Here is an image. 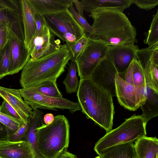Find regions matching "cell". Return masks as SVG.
<instances>
[{"mask_svg": "<svg viewBox=\"0 0 158 158\" xmlns=\"http://www.w3.org/2000/svg\"><path fill=\"white\" fill-rule=\"evenodd\" d=\"M11 64L10 42L8 39L0 50V79L9 75Z\"/></svg>", "mask_w": 158, "mask_h": 158, "instance_id": "f1b7e54d", "label": "cell"}, {"mask_svg": "<svg viewBox=\"0 0 158 158\" xmlns=\"http://www.w3.org/2000/svg\"><path fill=\"white\" fill-rule=\"evenodd\" d=\"M108 46L106 58L113 64L118 73L124 72L137 59V52L139 49L135 44Z\"/></svg>", "mask_w": 158, "mask_h": 158, "instance_id": "8fae6325", "label": "cell"}, {"mask_svg": "<svg viewBox=\"0 0 158 158\" xmlns=\"http://www.w3.org/2000/svg\"><path fill=\"white\" fill-rule=\"evenodd\" d=\"M19 92L41 94L46 96L58 98H63L56 82L47 81L38 84L18 89Z\"/></svg>", "mask_w": 158, "mask_h": 158, "instance_id": "484cf974", "label": "cell"}, {"mask_svg": "<svg viewBox=\"0 0 158 158\" xmlns=\"http://www.w3.org/2000/svg\"><path fill=\"white\" fill-rule=\"evenodd\" d=\"M94 158H101L99 156H98Z\"/></svg>", "mask_w": 158, "mask_h": 158, "instance_id": "7bdbcfd3", "label": "cell"}, {"mask_svg": "<svg viewBox=\"0 0 158 158\" xmlns=\"http://www.w3.org/2000/svg\"><path fill=\"white\" fill-rule=\"evenodd\" d=\"M108 50L105 44L90 37L84 51L74 62L80 79L90 78L96 67L106 58Z\"/></svg>", "mask_w": 158, "mask_h": 158, "instance_id": "52a82bcc", "label": "cell"}, {"mask_svg": "<svg viewBox=\"0 0 158 158\" xmlns=\"http://www.w3.org/2000/svg\"><path fill=\"white\" fill-rule=\"evenodd\" d=\"M139 8L146 10H151L158 5V0H132Z\"/></svg>", "mask_w": 158, "mask_h": 158, "instance_id": "836d02e7", "label": "cell"}, {"mask_svg": "<svg viewBox=\"0 0 158 158\" xmlns=\"http://www.w3.org/2000/svg\"><path fill=\"white\" fill-rule=\"evenodd\" d=\"M55 36L47 26L42 32L36 35L29 50L30 59L36 60L58 48L60 45V42L55 40Z\"/></svg>", "mask_w": 158, "mask_h": 158, "instance_id": "5bb4252c", "label": "cell"}, {"mask_svg": "<svg viewBox=\"0 0 158 158\" xmlns=\"http://www.w3.org/2000/svg\"><path fill=\"white\" fill-rule=\"evenodd\" d=\"M54 117L51 113H48L44 115L43 118L44 122L45 125H49L53 121Z\"/></svg>", "mask_w": 158, "mask_h": 158, "instance_id": "60d3db41", "label": "cell"}, {"mask_svg": "<svg viewBox=\"0 0 158 158\" xmlns=\"http://www.w3.org/2000/svg\"><path fill=\"white\" fill-rule=\"evenodd\" d=\"M24 35V42L29 50L36 33V14L28 0H20Z\"/></svg>", "mask_w": 158, "mask_h": 158, "instance_id": "e0dca14e", "label": "cell"}, {"mask_svg": "<svg viewBox=\"0 0 158 158\" xmlns=\"http://www.w3.org/2000/svg\"><path fill=\"white\" fill-rule=\"evenodd\" d=\"M101 158H136L134 143H128L111 147L99 156Z\"/></svg>", "mask_w": 158, "mask_h": 158, "instance_id": "d4e9b609", "label": "cell"}, {"mask_svg": "<svg viewBox=\"0 0 158 158\" xmlns=\"http://www.w3.org/2000/svg\"><path fill=\"white\" fill-rule=\"evenodd\" d=\"M69 124L62 115L54 117L52 122L37 129V145L44 158H56L67 151L69 136Z\"/></svg>", "mask_w": 158, "mask_h": 158, "instance_id": "277c9868", "label": "cell"}, {"mask_svg": "<svg viewBox=\"0 0 158 158\" xmlns=\"http://www.w3.org/2000/svg\"><path fill=\"white\" fill-rule=\"evenodd\" d=\"M146 39L144 43L149 46L158 42V9L153 18L149 31L144 33Z\"/></svg>", "mask_w": 158, "mask_h": 158, "instance_id": "f546056e", "label": "cell"}, {"mask_svg": "<svg viewBox=\"0 0 158 158\" xmlns=\"http://www.w3.org/2000/svg\"><path fill=\"white\" fill-rule=\"evenodd\" d=\"M27 128V123L22 125L13 135L9 137L8 140L11 141H18L21 140L25 136Z\"/></svg>", "mask_w": 158, "mask_h": 158, "instance_id": "e575fe53", "label": "cell"}, {"mask_svg": "<svg viewBox=\"0 0 158 158\" xmlns=\"http://www.w3.org/2000/svg\"><path fill=\"white\" fill-rule=\"evenodd\" d=\"M73 3L75 5L76 8L77 10L78 13L81 16L84 17L83 11L84 8L82 2L77 0H73Z\"/></svg>", "mask_w": 158, "mask_h": 158, "instance_id": "ab89813d", "label": "cell"}, {"mask_svg": "<svg viewBox=\"0 0 158 158\" xmlns=\"http://www.w3.org/2000/svg\"><path fill=\"white\" fill-rule=\"evenodd\" d=\"M115 86L116 96L121 105L132 111L140 107L145 98L146 88L135 87L124 81L118 75L115 78Z\"/></svg>", "mask_w": 158, "mask_h": 158, "instance_id": "30bf717a", "label": "cell"}, {"mask_svg": "<svg viewBox=\"0 0 158 158\" xmlns=\"http://www.w3.org/2000/svg\"><path fill=\"white\" fill-rule=\"evenodd\" d=\"M84 10L91 12L99 9H115L121 12L133 4L132 0H82Z\"/></svg>", "mask_w": 158, "mask_h": 158, "instance_id": "7402d4cb", "label": "cell"}, {"mask_svg": "<svg viewBox=\"0 0 158 158\" xmlns=\"http://www.w3.org/2000/svg\"><path fill=\"white\" fill-rule=\"evenodd\" d=\"M77 69L74 62L71 61L69 64L68 72L63 84L64 85L67 94L77 92L79 81L77 76Z\"/></svg>", "mask_w": 158, "mask_h": 158, "instance_id": "4316f807", "label": "cell"}, {"mask_svg": "<svg viewBox=\"0 0 158 158\" xmlns=\"http://www.w3.org/2000/svg\"><path fill=\"white\" fill-rule=\"evenodd\" d=\"M0 7L5 9L10 20L9 27L22 41L24 35L20 0H0Z\"/></svg>", "mask_w": 158, "mask_h": 158, "instance_id": "2e32d148", "label": "cell"}, {"mask_svg": "<svg viewBox=\"0 0 158 158\" xmlns=\"http://www.w3.org/2000/svg\"><path fill=\"white\" fill-rule=\"evenodd\" d=\"M10 20L5 8L0 7V25L9 26Z\"/></svg>", "mask_w": 158, "mask_h": 158, "instance_id": "8d00e7d4", "label": "cell"}, {"mask_svg": "<svg viewBox=\"0 0 158 158\" xmlns=\"http://www.w3.org/2000/svg\"><path fill=\"white\" fill-rule=\"evenodd\" d=\"M136 158H158V139L143 136L135 142Z\"/></svg>", "mask_w": 158, "mask_h": 158, "instance_id": "44dd1931", "label": "cell"}, {"mask_svg": "<svg viewBox=\"0 0 158 158\" xmlns=\"http://www.w3.org/2000/svg\"><path fill=\"white\" fill-rule=\"evenodd\" d=\"M7 27L0 25V50L6 44L8 39Z\"/></svg>", "mask_w": 158, "mask_h": 158, "instance_id": "74e56055", "label": "cell"}, {"mask_svg": "<svg viewBox=\"0 0 158 158\" xmlns=\"http://www.w3.org/2000/svg\"><path fill=\"white\" fill-rule=\"evenodd\" d=\"M71 59L66 44L44 56L34 60L30 58L22 69L20 83L22 88L47 81L56 82L64 72Z\"/></svg>", "mask_w": 158, "mask_h": 158, "instance_id": "3957f363", "label": "cell"}, {"mask_svg": "<svg viewBox=\"0 0 158 158\" xmlns=\"http://www.w3.org/2000/svg\"><path fill=\"white\" fill-rule=\"evenodd\" d=\"M77 96L81 111L107 132L112 130L114 108L111 93L90 78L80 79Z\"/></svg>", "mask_w": 158, "mask_h": 158, "instance_id": "7a4b0ae2", "label": "cell"}, {"mask_svg": "<svg viewBox=\"0 0 158 158\" xmlns=\"http://www.w3.org/2000/svg\"><path fill=\"white\" fill-rule=\"evenodd\" d=\"M34 152L27 141L0 142V158H35Z\"/></svg>", "mask_w": 158, "mask_h": 158, "instance_id": "9a60e30c", "label": "cell"}, {"mask_svg": "<svg viewBox=\"0 0 158 158\" xmlns=\"http://www.w3.org/2000/svg\"><path fill=\"white\" fill-rule=\"evenodd\" d=\"M35 19L36 27V35L42 32L47 26L43 15L35 14Z\"/></svg>", "mask_w": 158, "mask_h": 158, "instance_id": "d590c367", "label": "cell"}, {"mask_svg": "<svg viewBox=\"0 0 158 158\" xmlns=\"http://www.w3.org/2000/svg\"><path fill=\"white\" fill-rule=\"evenodd\" d=\"M0 112L14 118L23 124L27 123L28 118L23 116L5 100L0 106Z\"/></svg>", "mask_w": 158, "mask_h": 158, "instance_id": "4dcf8cb0", "label": "cell"}, {"mask_svg": "<svg viewBox=\"0 0 158 158\" xmlns=\"http://www.w3.org/2000/svg\"><path fill=\"white\" fill-rule=\"evenodd\" d=\"M118 72L113 64L106 58L96 67L89 78L95 84L116 96L115 78Z\"/></svg>", "mask_w": 158, "mask_h": 158, "instance_id": "4fadbf2b", "label": "cell"}, {"mask_svg": "<svg viewBox=\"0 0 158 158\" xmlns=\"http://www.w3.org/2000/svg\"><path fill=\"white\" fill-rule=\"evenodd\" d=\"M146 122L158 115V92L146 85L145 98L140 106Z\"/></svg>", "mask_w": 158, "mask_h": 158, "instance_id": "cb8c5ba5", "label": "cell"}, {"mask_svg": "<svg viewBox=\"0 0 158 158\" xmlns=\"http://www.w3.org/2000/svg\"><path fill=\"white\" fill-rule=\"evenodd\" d=\"M0 122L6 127L9 137L13 135L23 124L14 118L0 112Z\"/></svg>", "mask_w": 158, "mask_h": 158, "instance_id": "1f68e13d", "label": "cell"}, {"mask_svg": "<svg viewBox=\"0 0 158 158\" xmlns=\"http://www.w3.org/2000/svg\"><path fill=\"white\" fill-rule=\"evenodd\" d=\"M0 97L24 117L28 118L32 115V109L24 102L17 89L0 86Z\"/></svg>", "mask_w": 158, "mask_h": 158, "instance_id": "ffe728a7", "label": "cell"}, {"mask_svg": "<svg viewBox=\"0 0 158 158\" xmlns=\"http://www.w3.org/2000/svg\"><path fill=\"white\" fill-rule=\"evenodd\" d=\"M118 75L126 82L137 88L145 89L146 87L143 71L137 60H133L126 70L118 73Z\"/></svg>", "mask_w": 158, "mask_h": 158, "instance_id": "603a6c76", "label": "cell"}, {"mask_svg": "<svg viewBox=\"0 0 158 158\" xmlns=\"http://www.w3.org/2000/svg\"><path fill=\"white\" fill-rule=\"evenodd\" d=\"M7 38L10 45L11 64L9 75H13L22 70L30 58L29 51L24 41L21 40L7 27Z\"/></svg>", "mask_w": 158, "mask_h": 158, "instance_id": "7c38bea8", "label": "cell"}, {"mask_svg": "<svg viewBox=\"0 0 158 158\" xmlns=\"http://www.w3.org/2000/svg\"><path fill=\"white\" fill-rule=\"evenodd\" d=\"M93 39L107 46L124 45L137 43L136 30L123 12L112 9H99L92 11Z\"/></svg>", "mask_w": 158, "mask_h": 158, "instance_id": "6da1fadb", "label": "cell"}, {"mask_svg": "<svg viewBox=\"0 0 158 158\" xmlns=\"http://www.w3.org/2000/svg\"><path fill=\"white\" fill-rule=\"evenodd\" d=\"M36 14H54L68 9L73 0H28Z\"/></svg>", "mask_w": 158, "mask_h": 158, "instance_id": "d6986e66", "label": "cell"}, {"mask_svg": "<svg viewBox=\"0 0 158 158\" xmlns=\"http://www.w3.org/2000/svg\"><path fill=\"white\" fill-rule=\"evenodd\" d=\"M137 58L143 71L146 85L158 92V42L138 50Z\"/></svg>", "mask_w": 158, "mask_h": 158, "instance_id": "9c48e42d", "label": "cell"}, {"mask_svg": "<svg viewBox=\"0 0 158 158\" xmlns=\"http://www.w3.org/2000/svg\"><path fill=\"white\" fill-rule=\"evenodd\" d=\"M56 158H77V157L74 155L67 151L60 155Z\"/></svg>", "mask_w": 158, "mask_h": 158, "instance_id": "b9f144b4", "label": "cell"}, {"mask_svg": "<svg viewBox=\"0 0 158 158\" xmlns=\"http://www.w3.org/2000/svg\"><path fill=\"white\" fill-rule=\"evenodd\" d=\"M68 9L78 23L84 29L85 33L91 35L94 34V31L93 28L89 24L85 17L81 16L78 13L73 3L70 5Z\"/></svg>", "mask_w": 158, "mask_h": 158, "instance_id": "d6a6232c", "label": "cell"}, {"mask_svg": "<svg viewBox=\"0 0 158 158\" xmlns=\"http://www.w3.org/2000/svg\"><path fill=\"white\" fill-rule=\"evenodd\" d=\"M91 37V35L85 33L77 40L66 44L71 54L70 60L75 62L82 53Z\"/></svg>", "mask_w": 158, "mask_h": 158, "instance_id": "83f0119b", "label": "cell"}, {"mask_svg": "<svg viewBox=\"0 0 158 158\" xmlns=\"http://www.w3.org/2000/svg\"><path fill=\"white\" fill-rule=\"evenodd\" d=\"M9 135L6 127L0 122V142L8 140Z\"/></svg>", "mask_w": 158, "mask_h": 158, "instance_id": "f35d334b", "label": "cell"}, {"mask_svg": "<svg viewBox=\"0 0 158 158\" xmlns=\"http://www.w3.org/2000/svg\"><path fill=\"white\" fill-rule=\"evenodd\" d=\"M32 115L27 118L28 128L26 133L21 140L27 141L30 144L34 153L35 158H44L40 154L38 148L37 129L44 124V114L38 109L33 111Z\"/></svg>", "mask_w": 158, "mask_h": 158, "instance_id": "ac0fdd59", "label": "cell"}, {"mask_svg": "<svg viewBox=\"0 0 158 158\" xmlns=\"http://www.w3.org/2000/svg\"><path fill=\"white\" fill-rule=\"evenodd\" d=\"M18 91L24 102L33 110L41 109L57 111V109L69 110L73 114L81 109L78 102L63 98L50 97L41 94L25 93Z\"/></svg>", "mask_w": 158, "mask_h": 158, "instance_id": "ba28073f", "label": "cell"}, {"mask_svg": "<svg viewBox=\"0 0 158 158\" xmlns=\"http://www.w3.org/2000/svg\"><path fill=\"white\" fill-rule=\"evenodd\" d=\"M43 16L50 31L65 41L66 44L77 40L85 33L68 9Z\"/></svg>", "mask_w": 158, "mask_h": 158, "instance_id": "8992f818", "label": "cell"}, {"mask_svg": "<svg viewBox=\"0 0 158 158\" xmlns=\"http://www.w3.org/2000/svg\"><path fill=\"white\" fill-rule=\"evenodd\" d=\"M147 122L141 115H133L126 119L117 128L107 132L96 143L94 150L99 156L112 146L128 143H134L146 136Z\"/></svg>", "mask_w": 158, "mask_h": 158, "instance_id": "5b68a950", "label": "cell"}]
</instances>
